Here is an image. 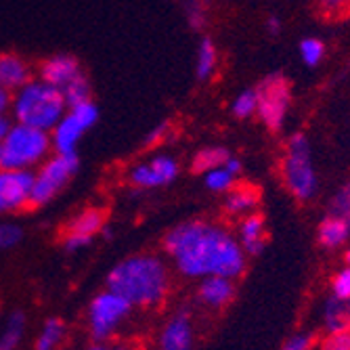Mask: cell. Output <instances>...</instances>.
Here are the masks:
<instances>
[{
	"label": "cell",
	"instance_id": "6da1fadb",
	"mask_svg": "<svg viewBox=\"0 0 350 350\" xmlns=\"http://www.w3.org/2000/svg\"><path fill=\"white\" fill-rule=\"evenodd\" d=\"M164 250L185 277H237L243 273V247L225 229L206 220H187L170 229Z\"/></svg>",
	"mask_w": 350,
	"mask_h": 350
},
{
	"label": "cell",
	"instance_id": "7a4b0ae2",
	"mask_svg": "<svg viewBox=\"0 0 350 350\" xmlns=\"http://www.w3.org/2000/svg\"><path fill=\"white\" fill-rule=\"evenodd\" d=\"M107 290L120 294L133 306L151 308L164 302L170 290V271L160 256L135 254L120 260L107 275Z\"/></svg>",
	"mask_w": 350,
	"mask_h": 350
},
{
	"label": "cell",
	"instance_id": "3957f363",
	"mask_svg": "<svg viewBox=\"0 0 350 350\" xmlns=\"http://www.w3.org/2000/svg\"><path fill=\"white\" fill-rule=\"evenodd\" d=\"M11 118L19 124L51 133L57 122L66 116L68 101L63 90L44 80L31 78L25 86L11 94Z\"/></svg>",
	"mask_w": 350,
	"mask_h": 350
},
{
	"label": "cell",
	"instance_id": "277c9868",
	"mask_svg": "<svg viewBox=\"0 0 350 350\" xmlns=\"http://www.w3.org/2000/svg\"><path fill=\"white\" fill-rule=\"evenodd\" d=\"M53 151L51 133L15 122L9 135L0 141V168L34 170Z\"/></svg>",
	"mask_w": 350,
	"mask_h": 350
},
{
	"label": "cell",
	"instance_id": "5b68a950",
	"mask_svg": "<svg viewBox=\"0 0 350 350\" xmlns=\"http://www.w3.org/2000/svg\"><path fill=\"white\" fill-rule=\"evenodd\" d=\"M80 166L78 153H57L49 155L34 172V185L29 193V208H42L51 204L63 189L70 185Z\"/></svg>",
	"mask_w": 350,
	"mask_h": 350
},
{
	"label": "cell",
	"instance_id": "8992f818",
	"mask_svg": "<svg viewBox=\"0 0 350 350\" xmlns=\"http://www.w3.org/2000/svg\"><path fill=\"white\" fill-rule=\"evenodd\" d=\"M283 183L300 202H306L314 196L317 174L310 160V145L304 135H294L288 143V153L283 160Z\"/></svg>",
	"mask_w": 350,
	"mask_h": 350
},
{
	"label": "cell",
	"instance_id": "52a82bcc",
	"mask_svg": "<svg viewBox=\"0 0 350 350\" xmlns=\"http://www.w3.org/2000/svg\"><path fill=\"white\" fill-rule=\"evenodd\" d=\"M256 90L258 107L256 113L260 116L262 124L271 133L281 131L285 113H288L290 101H292V84L281 72L269 74L260 84L254 88Z\"/></svg>",
	"mask_w": 350,
	"mask_h": 350
},
{
	"label": "cell",
	"instance_id": "ba28073f",
	"mask_svg": "<svg viewBox=\"0 0 350 350\" xmlns=\"http://www.w3.org/2000/svg\"><path fill=\"white\" fill-rule=\"evenodd\" d=\"M99 120V107L94 105L92 99L68 107L57 126L51 131L53 149L57 153H76L80 139L92 129Z\"/></svg>",
	"mask_w": 350,
	"mask_h": 350
},
{
	"label": "cell",
	"instance_id": "9c48e42d",
	"mask_svg": "<svg viewBox=\"0 0 350 350\" xmlns=\"http://www.w3.org/2000/svg\"><path fill=\"white\" fill-rule=\"evenodd\" d=\"M133 304L120 294L105 290L94 296L88 306V327L94 340H107L116 334V329L129 319Z\"/></svg>",
	"mask_w": 350,
	"mask_h": 350
},
{
	"label": "cell",
	"instance_id": "30bf717a",
	"mask_svg": "<svg viewBox=\"0 0 350 350\" xmlns=\"http://www.w3.org/2000/svg\"><path fill=\"white\" fill-rule=\"evenodd\" d=\"M31 185H34L31 170L0 168V214L29 208Z\"/></svg>",
	"mask_w": 350,
	"mask_h": 350
},
{
	"label": "cell",
	"instance_id": "8fae6325",
	"mask_svg": "<svg viewBox=\"0 0 350 350\" xmlns=\"http://www.w3.org/2000/svg\"><path fill=\"white\" fill-rule=\"evenodd\" d=\"M178 174V164L170 155H155L151 160L137 164L129 172V180L137 189H155L170 185Z\"/></svg>",
	"mask_w": 350,
	"mask_h": 350
},
{
	"label": "cell",
	"instance_id": "7c38bea8",
	"mask_svg": "<svg viewBox=\"0 0 350 350\" xmlns=\"http://www.w3.org/2000/svg\"><path fill=\"white\" fill-rule=\"evenodd\" d=\"M84 70L80 66V61L74 55H66V53L46 57L44 61H40V66H38V78L49 82L51 86H57L59 90L66 88Z\"/></svg>",
	"mask_w": 350,
	"mask_h": 350
},
{
	"label": "cell",
	"instance_id": "4fadbf2b",
	"mask_svg": "<svg viewBox=\"0 0 350 350\" xmlns=\"http://www.w3.org/2000/svg\"><path fill=\"white\" fill-rule=\"evenodd\" d=\"M31 80V66L17 53H0V86L7 92H17Z\"/></svg>",
	"mask_w": 350,
	"mask_h": 350
},
{
	"label": "cell",
	"instance_id": "5bb4252c",
	"mask_svg": "<svg viewBox=\"0 0 350 350\" xmlns=\"http://www.w3.org/2000/svg\"><path fill=\"white\" fill-rule=\"evenodd\" d=\"M193 346V327L187 312H178L164 325L160 334V350H191Z\"/></svg>",
	"mask_w": 350,
	"mask_h": 350
},
{
	"label": "cell",
	"instance_id": "9a60e30c",
	"mask_svg": "<svg viewBox=\"0 0 350 350\" xmlns=\"http://www.w3.org/2000/svg\"><path fill=\"white\" fill-rule=\"evenodd\" d=\"M239 237H241V247L245 254L258 256L267 245V233H265V218L262 214H252L247 216L241 227H239Z\"/></svg>",
	"mask_w": 350,
	"mask_h": 350
},
{
	"label": "cell",
	"instance_id": "2e32d148",
	"mask_svg": "<svg viewBox=\"0 0 350 350\" xmlns=\"http://www.w3.org/2000/svg\"><path fill=\"white\" fill-rule=\"evenodd\" d=\"M200 298L208 306H222L233 298V283L229 277H220V275H208L204 277L200 285Z\"/></svg>",
	"mask_w": 350,
	"mask_h": 350
},
{
	"label": "cell",
	"instance_id": "e0dca14e",
	"mask_svg": "<svg viewBox=\"0 0 350 350\" xmlns=\"http://www.w3.org/2000/svg\"><path fill=\"white\" fill-rule=\"evenodd\" d=\"M105 227V214L99 208H86L82 212H78L74 218H70V222L66 225V233L72 235H84V237H92L97 233H101Z\"/></svg>",
	"mask_w": 350,
	"mask_h": 350
},
{
	"label": "cell",
	"instance_id": "ac0fdd59",
	"mask_svg": "<svg viewBox=\"0 0 350 350\" xmlns=\"http://www.w3.org/2000/svg\"><path fill=\"white\" fill-rule=\"evenodd\" d=\"M260 200V187L252 183H237L229 189V196L225 202V208L229 214H241L252 210Z\"/></svg>",
	"mask_w": 350,
	"mask_h": 350
},
{
	"label": "cell",
	"instance_id": "d6986e66",
	"mask_svg": "<svg viewBox=\"0 0 350 350\" xmlns=\"http://www.w3.org/2000/svg\"><path fill=\"white\" fill-rule=\"evenodd\" d=\"M231 157V153L225 149V147H206V149H200L193 157V162H191V170L196 174H202V172H210L218 166H225V162Z\"/></svg>",
	"mask_w": 350,
	"mask_h": 350
},
{
	"label": "cell",
	"instance_id": "ffe728a7",
	"mask_svg": "<svg viewBox=\"0 0 350 350\" xmlns=\"http://www.w3.org/2000/svg\"><path fill=\"white\" fill-rule=\"evenodd\" d=\"M350 233V225L346 220L338 218V216H327L323 222H321V227H319V241L325 245V247H336L340 245Z\"/></svg>",
	"mask_w": 350,
	"mask_h": 350
},
{
	"label": "cell",
	"instance_id": "44dd1931",
	"mask_svg": "<svg viewBox=\"0 0 350 350\" xmlns=\"http://www.w3.org/2000/svg\"><path fill=\"white\" fill-rule=\"evenodd\" d=\"M216 53L218 51H216L214 42L210 38H202V42L198 46V63H196V76H198V80L204 82V80H208L214 74L216 59H218Z\"/></svg>",
	"mask_w": 350,
	"mask_h": 350
},
{
	"label": "cell",
	"instance_id": "7402d4cb",
	"mask_svg": "<svg viewBox=\"0 0 350 350\" xmlns=\"http://www.w3.org/2000/svg\"><path fill=\"white\" fill-rule=\"evenodd\" d=\"M66 338V323L61 319H49L42 327V332L38 334L36 340V350H57V346Z\"/></svg>",
	"mask_w": 350,
	"mask_h": 350
},
{
	"label": "cell",
	"instance_id": "603a6c76",
	"mask_svg": "<svg viewBox=\"0 0 350 350\" xmlns=\"http://www.w3.org/2000/svg\"><path fill=\"white\" fill-rule=\"evenodd\" d=\"M23 332H25L23 312H11L7 327H5L3 336H0V350H15L23 338Z\"/></svg>",
	"mask_w": 350,
	"mask_h": 350
},
{
	"label": "cell",
	"instance_id": "cb8c5ba5",
	"mask_svg": "<svg viewBox=\"0 0 350 350\" xmlns=\"http://www.w3.org/2000/svg\"><path fill=\"white\" fill-rule=\"evenodd\" d=\"M314 9L325 21H344L350 17V0H314Z\"/></svg>",
	"mask_w": 350,
	"mask_h": 350
},
{
	"label": "cell",
	"instance_id": "d4e9b609",
	"mask_svg": "<svg viewBox=\"0 0 350 350\" xmlns=\"http://www.w3.org/2000/svg\"><path fill=\"white\" fill-rule=\"evenodd\" d=\"M63 97H66V101H68V107L92 99V90H90L88 76L82 72L76 80H72L66 88H63Z\"/></svg>",
	"mask_w": 350,
	"mask_h": 350
},
{
	"label": "cell",
	"instance_id": "484cf974",
	"mask_svg": "<svg viewBox=\"0 0 350 350\" xmlns=\"http://www.w3.org/2000/svg\"><path fill=\"white\" fill-rule=\"evenodd\" d=\"M235 176L237 174H233L225 166H218V168L206 172V187L210 191H229L235 185Z\"/></svg>",
	"mask_w": 350,
	"mask_h": 350
},
{
	"label": "cell",
	"instance_id": "4316f807",
	"mask_svg": "<svg viewBox=\"0 0 350 350\" xmlns=\"http://www.w3.org/2000/svg\"><path fill=\"white\" fill-rule=\"evenodd\" d=\"M256 107H258V99H256V90H243L239 97L233 101V116L237 118H250L252 113H256Z\"/></svg>",
	"mask_w": 350,
	"mask_h": 350
},
{
	"label": "cell",
	"instance_id": "83f0119b",
	"mask_svg": "<svg viewBox=\"0 0 350 350\" xmlns=\"http://www.w3.org/2000/svg\"><path fill=\"white\" fill-rule=\"evenodd\" d=\"M329 214L332 216H338L342 220H346L348 225H350V183L344 185L336 198L332 200V206H329Z\"/></svg>",
	"mask_w": 350,
	"mask_h": 350
},
{
	"label": "cell",
	"instance_id": "f1b7e54d",
	"mask_svg": "<svg viewBox=\"0 0 350 350\" xmlns=\"http://www.w3.org/2000/svg\"><path fill=\"white\" fill-rule=\"evenodd\" d=\"M323 53H325V46L321 40L317 38H306L300 42V55H302V61L306 63V66H317L321 59H323Z\"/></svg>",
	"mask_w": 350,
	"mask_h": 350
},
{
	"label": "cell",
	"instance_id": "f546056e",
	"mask_svg": "<svg viewBox=\"0 0 350 350\" xmlns=\"http://www.w3.org/2000/svg\"><path fill=\"white\" fill-rule=\"evenodd\" d=\"M23 237L21 227L11 225V222H0V250H9L17 245Z\"/></svg>",
	"mask_w": 350,
	"mask_h": 350
},
{
	"label": "cell",
	"instance_id": "4dcf8cb0",
	"mask_svg": "<svg viewBox=\"0 0 350 350\" xmlns=\"http://www.w3.org/2000/svg\"><path fill=\"white\" fill-rule=\"evenodd\" d=\"M323 350H350V327L334 329V334L325 340Z\"/></svg>",
	"mask_w": 350,
	"mask_h": 350
},
{
	"label": "cell",
	"instance_id": "1f68e13d",
	"mask_svg": "<svg viewBox=\"0 0 350 350\" xmlns=\"http://www.w3.org/2000/svg\"><path fill=\"white\" fill-rule=\"evenodd\" d=\"M334 292L338 300H350V269L342 271L334 279Z\"/></svg>",
	"mask_w": 350,
	"mask_h": 350
},
{
	"label": "cell",
	"instance_id": "d6a6232c",
	"mask_svg": "<svg viewBox=\"0 0 350 350\" xmlns=\"http://www.w3.org/2000/svg\"><path fill=\"white\" fill-rule=\"evenodd\" d=\"M168 135H170V124H160V126H155V129L147 135L145 145H147V147H155L157 143L166 141Z\"/></svg>",
	"mask_w": 350,
	"mask_h": 350
},
{
	"label": "cell",
	"instance_id": "836d02e7",
	"mask_svg": "<svg viewBox=\"0 0 350 350\" xmlns=\"http://www.w3.org/2000/svg\"><path fill=\"white\" fill-rule=\"evenodd\" d=\"M187 17H189V23L193 25V27H202L204 25V9H202L200 0H193V3L187 7Z\"/></svg>",
	"mask_w": 350,
	"mask_h": 350
},
{
	"label": "cell",
	"instance_id": "e575fe53",
	"mask_svg": "<svg viewBox=\"0 0 350 350\" xmlns=\"http://www.w3.org/2000/svg\"><path fill=\"white\" fill-rule=\"evenodd\" d=\"M308 344H310V338H306V336H298V338L290 340V342L285 344L281 350H306V348H308Z\"/></svg>",
	"mask_w": 350,
	"mask_h": 350
},
{
	"label": "cell",
	"instance_id": "d590c367",
	"mask_svg": "<svg viewBox=\"0 0 350 350\" xmlns=\"http://www.w3.org/2000/svg\"><path fill=\"white\" fill-rule=\"evenodd\" d=\"M13 126V118L9 116V111H0V141H3Z\"/></svg>",
	"mask_w": 350,
	"mask_h": 350
},
{
	"label": "cell",
	"instance_id": "8d00e7d4",
	"mask_svg": "<svg viewBox=\"0 0 350 350\" xmlns=\"http://www.w3.org/2000/svg\"><path fill=\"white\" fill-rule=\"evenodd\" d=\"M9 107H11V92H7L0 86V111H9Z\"/></svg>",
	"mask_w": 350,
	"mask_h": 350
},
{
	"label": "cell",
	"instance_id": "74e56055",
	"mask_svg": "<svg viewBox=\"0 0 350 350\" xmlns=\"http://www.w3.org/2000/svg\"><path fill=\"white\" fill-rule=\"evenodd\" d=\"M267 29H269V34H271V36H277L279 31H281V23H279V19H277V17H271V19L267 21Z\"/></svg>",
	"mask_w": 350,
	"mask_h": 350
},
{
	"label": "cell",
	"instance_id": "f35d334b",
	"mask_svg": "<svg viewBox=\"0 0 350 350\" xmlns=\"http://www.w3.org/2000/svg\"><path fill=\"white\" fill-rule=\"evenodd\" d=\"M88 350H111V348H105V346H92V348H88Z\"/></svg>",
	"mask_w": 350,
	"mask_h": 350
},
{
	"label": "cell",
	"instance_id": "ab89813d",
	"mask_svg": "<svg viewBox=\"0 0 350 350\" xmlns=\"http://www.w3.org/2000/svg\"><path fill=\"white\" fill-rule=\"evenodd\" d=\"M348 262H350V252H348Z\"/></svg>",
	"mask_w": 350,
	"mask_h": 350
}]
</instances>
